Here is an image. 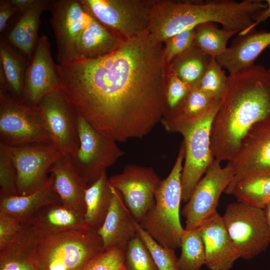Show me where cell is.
I'll list each match as a JSON object with an SVG mask.
<instances>
[{"label":"cell","instance_id":"cell-27","mask_svg":"<svg viewBox=\"0 0 270 270\" xmlns=\"http://www.w3.org/2000/svg\"><path fill=\"white\" fill-rule=\"evenodd\" d=\"M112 197V187L106 170L86 190L85 226L97 231L100 229L108 213Z\"/></svg>","mask_w":270,"mask_h":270},{"label":"cell","instance_id":"cell-31","mask_svg":"<svg viewBox=\"0 0 270 270\" xmlns=\"http://www.w3.org/2000/svg\"><path fill=\"white\" fill-rule=\"evenodd\" d=\"M180 248L181 254L178 258L180 270H199L205 264V250L199 228L184 230Z\"/></svg>","mask_w":270,"mask_h":270},{"label":"cell","instance_id":"cell-36","mask_svg":"<svg viewBox=\"0 0 270 270\" xmlns=\"http://www.w3.org/2000/svg\"><path fill=\"white\" fill-rule=\"evenodd\" d=\"M126 270H159L140 238L138 235L125 250Z\"/></svg>","mask_w":270,"mask_h":270},{"label":"cell","instance_id":"cell-9","mask_svg":"<svg viewBox=\"0 0 270 270\" xmlns=\"http://www.w3.org/2000/svg\"><path fill=\"white\" fill-rule=\"evenodd\" d=\"M222 218L241 258L251 260L268 248L270 230L263 209L237 201L228 205Z\"/></svg>","mask_w":270,"mask_h":270},{"label":"cell","instance_id":"cell-38","mask_svg":"<svg viewBox=\"0 0 270 270\" xmlns=\"http://www.w3.org/2000/svg\"><path fill=\"white\" fill-rule=\"evenodd\" d=\"M164 56L167 65L176 57L194 46V29L190 28L178 33L164 42Z\"/></svg>","mask_w":270,"mask_h":270},{"label":"cell","instance_id":"cell-4","mask_svg":"<svg viewBox=\"0 0 270 270\" xmlns=\"http://www.w3.org/2000/svg\"><path fill=\"white\" fill-rule=\"evenodd\" d=\"M266 6L260 0H172L166 7L164 22L172 35L207 22L219 23L222 28L239 33L250 26Z\"/></svg>","mask_w":270,"mask_h":270},{"label":"cell","instance_id":"cell-5","mask_svg":"<svg viewBox=\"0 0 270 270\" xmlns=\"http://www.w3.org/2000/svg\"><path fill=\"white\" fill-rule=\"evenodd\" d=\"M184 154L182 141L173 168L157 188L154 206L138 222L160 244L174 250L180 248L184 230L180 216L182 194L181 174Z\"/></svg>","mask_w":270,"mask_h":270},{"label":"cell","instance_id":"cell-37","mask_svg":"<svg viewBox=\"0 0 270 270\" xmlns=\"http://www.w3.org/2000/svg\"><path fill=\"white\" fill-rule=\"evenodd\" d=\"M17 195L16 171L10 148L0 142V196Z\"/></svg>","mask_w":270,"mask_h":270},{"label":"cell","instance_id":"cell-25","mask_svg":"<svg viewBox=\"0 0 270 270\" xmlns=\"http://www.w3.org/2000/svg\"><path fill=\"white\" fill-rule=\"evenodd\" d=\"M124 40L92 16L90 22L80 38L76 58H92L105 56L116 50Z\"/></svg>","mask_w":270,"mask_h":270},{"label":"cell","instance_id":"cell-10","mask_svg":"<svg viewBox=\"0 0 270 270\" xmlns=\"http://www.w3.org/2000/svg\"><path fill=\"white\" fill-rule=\"evenodd\" d=\"M78 129L80 146L74 154L69 155L74 170L90 186L124 152L116 142L96 130L79 116Z\"/></svg>","mask_w":270,"mask_h":270},{"label":"cell","instance_id":"cell-21","mask_svg":"<svg viewBox=\"0 0 270 270\" xmlns=\"http://www.w3.org/2000/svg\"><path fill=\"white\" fill-rule=\"evenodd\" d=\"M32 235H46L85 226L84 216L62 204L44 206L22 222Z\"/></svg>","mask_w":270,"mask_h":270},{"label":"cell","instance_id":"cell-43","mask_svg":"<svg viewBox=\"0 0 270 270\" xmlns=\"http://www.w3.org/2000/svg\"><path fill=\"white\" fill-rule=\"evenodd\" d=\"M267 6L266 8L262 11L256 16L254 22L249 28L239 32V34H244L254 29L260 23L270 18V0H265Z\"/></svg>","mask_w":270,"mask_h":270},{"label":"cell","instance_id":"cell-8","mask_svg":"<svg viewBox=\"0 0 270 270\" xmlns=\"http://www.w3.org/2000/svg\"><path fill=\"white\" fill-rule=\"evenodd\" d=\"M156 1L80 0L92 16L124 40L149 32Z\"/></svg>","mask_w":270,"mask_h":270},{"label":"cell","instance_id":"cell-11","mask_svg":"<svg viewBox=\"0 0 270 270\" xmlns=\"http://www.w3.org/2000/svg\"><path fill=\"white\" fill-rule=\"evenodd\" d=\"M234 176V169L229 162L222 167L220 162L214 159L181 212L186 218V230L199 228L218 212L216 208L220 196Z\"/></svg>","mask_w":270,"mask_h":270},{"label":"cell","instance_id":"cell-19","mask_svg":"<svg viewBox=\"0 0 270 270\" xmlns=\"http://www.w3.org/2000/svg\"><path fill=\"white\" fill-rule=\"evenodd\" d=\"M112 191L108 213L98 232L102 239L104 250L114 247L126 250L130 242L138 236L136 220L126 206L120 192L112 187Z\"/></svg>","mask_w":270,"mask_h":270},{"label":"cell","instance_id":"cell-26","mask_svg":"<svg viewBox=\"0 0 270 270\" xmlns=\"http://www.w3.org/2000/svg\"><path fill=\"white\" fill-rule=\"evenodd\" d=\"M0 62V84L12 95L22 99L25 74L30 60L1 38Z\"/></svg>","mask_w":270,"mask_h":270},{"label":"cell","instance_id":"cell-33","mask_svg":"<svg viewBox=\"0 0 270 270\" xmlns=\"http://www.w3.org/2000/svg\"><path fill=\"white\" fill-rule=\"evenodd\" d=\"M0 270H36L22 234L15 242L0 250Z\"/></svg>","mask_w":270,"mask_h":270},{"label":"cell","instance_id":"cell-23","mask_svg":"<svg viewBox=\"0 0 270 270\" xmlns=\"http://www.w3.org/2000/svg\"><path fill=\"white\" fill-rule=\"evenodd\" d=\"M50 0H35L28 10L16 14V21L8 32L6 42L16 50L30 60L38 40V31L40 16L48 10Z\"/></svg>","mask_w":270,"mask_h":270},{"label":"cell","instance_id":"cell-44","mask_svg":"<svg viewBox=\"0 0 270 270\" xmlns=\"http://www.w3.org/2000/svg\"><path fill=\"white\" fill-rule=\"evenodd\" d=\"M14 7L16 14H20L29 9L34 4L35 0H10Z\"/></svg>","mask_w":270,"mask_h":270},{"label":"cell","instance_id":"cell-22","mask_svg":"<svg viewBox=\"0 0 270 270\" xmlns=\"http://www.w3.org/2000/svg\"><path fill=\"white\" fill-rule=\"evenodd\" d=\"M48 172L54 176V188L62 204L84 216L85 192L88 186L74 170L69 155L64 156L57 160Z\"/></svg>","mask_w":270,"mask_h":270},{"label":"cell","instance_id":"cell-6","mask_svg":"<svg viewBox=\"0 0 270 270\" xmlns=\"http://www.w3.org/2000/svg\"><path fill=\"white\" fill-rule=\"evenodd\" d=\"M221 99H216L200 116L176 126L172 132L184 138V164L181 174L182 202H186L214 158L210 149L211 126Z\"/></svg>","mask_w":270,"mask_h":270},{"label":"cell","instance_id":"cell-46","mask_svg":"<svg viewBox=\"0 0 270 270\" xmlns=\"http://www.w3.org/2000/svg\"><path fill=\"white\" fill-rule=\"evenodd\" d=\"M268 71L270 74V67L268 69Z\"/></svg>","mask_w":270,"mask_h":270},{"label":"cell","instance_id":"cell-40","mask_svg":"<svg viewBox=\"0 0 270 270\" xmlns=\"http://www.w3.org/2000/svg\"><path fill=\"white\" fill-rule=\"evenodd\" d=\"M125 250L112 248L104 250L96 256L84 270H126Z\"/></svg>","mask_w":270,"mask_h":270},{"label":"cell","instance_id":"cell-28","mask_svg":"<svg viewBox=\"0 0 270 270\" xmlns=\"http://www.w3.org/2000/svg\"><path fill=\"white\" fill-rule=\"evenodd\" d=\"M211 56L195 46L175 58L168 65V72L191 88L198 87Z\"/></svg>","mask_w":270,"mask_h":270},{"label":"cell","instance_id":"cell-2","mask_svg":"<svg viewBox=\"0 0 270 270\" xmlns=\"http://www.w3.org/2000/svg\"><path fill=\"white\" fill-rule=\"evenodd\" d=\"M270 118V74L256 64L230 74L210 130L214 159L230 161L244 137L257 123Z\"/></svg>","mask_w":270,"mask_h":270},{"label":"cell","instance_id":"cell-12","mask_svg":"<svg viewBox=\"0 0 270 270\" xmlns=\"http://www.w3.org/2000/svg\"><path fill=\"white\" fill-rule=\"evenodd\" d=\"M38 106L52 144L64 155L74 154L80 146L78 114L64 92L60 88L48 93Z\"/></svg>","mask_w":270,"mask_h":270},{"label":"cell","instance_id":"cell-32","mask_svg":"<svg viewBox=\"0 0 270 270\" xmlns=\"http://www.w3.org/2000/svg\"><path fill=\"white\" fill-rule=\"evenodd\" d=\"M231 194L237 201L264 209L270 204V175L244 181L238 184Z\"/></svg>","mask_w":270,"mask_h":270},{"label":"cell","instance_id":"cell-1","mask_svg":"<svg viewBox=\"0 0 270 270\" xmlns=\"http://www.w3.org/2000/svg\"><path fill=\"white\" fill-rule=\"evenodd\" d=\"M56 70L78 116L116 142L143 138L162 120L168 65L164 43L149 32L108 54L62 62Z\"/></svg>","mask_w":270,"mask_h":270},{"label":"cell","instance_id":"cell-3","mask_svg":"<svg viewBox=\"0 0 270 270\" xmlns=\"http://www.w3.org/2000/svg\"><path fill=\"white\" fill-rule=\"evenodd\" d=\"M24 236L36 270H84L104 251L98 231L86 226L46 235L24 230Z\"/></svg>","mask_w":270,"mask_h":270},{"label":"cell","instance_id":"cell-35","mask_svg":"<svg viewBox=\"0 0 270 270\" xmlns=\"http://www.w3.org/2000/svg\"><path fill=\"white\" fill-rule=\"evenodd\" d=\"M228 76L222 67L214 58L211 57L209 64L198 87L215 99H221L225 92Z\"/></svg>","mask_w":270,"mask_h":270},{"label":"cell","instance_id":"cell-24","mask_svg":"<svg viewBox=\"0 0 270 270\" xmlns=\"http://www.w3.org/2000/svg\"><path fill=\"white\" fill-rule=\"evenodd\" d=\"M53 184L50 174L42 188L29 194L0 196V213L23 222L44 206L62 204Z\"/></svg>","mask_w":270,"mask_h":270},{"label":"cell","instance_id":"cell-7","mask_svg":"<svg viewBox=\"0 0 270 270\" xmlns=\"http://www.w3.org/2000/svg\"><path fill=\"white\" fill-rule=\"evenodd\" d=\"M0 142L10 147L52 144L38 106L12 95L0 84Z\"/></svg>","mask_w":270,"mask_h":270},{"label":"cell","instance_id":"cell-42","mask_svg":"<svg viewBox=\"0 0 270 270\" xmlns=\"http://www.w3.org/2000/svg\"><path fill=\"white\" fill-rule=\"evenodd\" d=\"M16 14L10 0H0V32H2L7 26L10 18Z\"/></svg>","mask_w":270,"mask_h":270},{"label":"cell","instance_id":"cell-39","mask_svg":"<svg viewBox=\"0 0 270 270\" xmlns=\"http://www.w3.org/2000/svg\"><path fill=\"white\" fill-rule=\"evenodd\" d=\"M191 88L175 75L168 72L164 115L176 110L184 100Z\"/></svg>","mask_w":270,"mask_h":270},{"label":"cell","instance_id":"cell-14","mask_svg":"<svg viewBox=\"0 0 270 270\" xmlns=\"http://www.w3.org/2000/svg\"><path fill=\"white\" fill-rule=\"evenodd\" d=\"M50 22L57 46L58 64L76 58L80 38L90 22L92 15L80 0H50Z\"/></svg>","mask_w":270,"mask_h":270},{"label":"cell","instance_id":"cell-29","mask_svg":"<svg viewBox=\"0 0 270 270\" xmlns=\"http://www.w3.org/2000/svg\"><path fill=\"white\" fill-rule=\"evenodd\" d=\"M215 100L198 87L192 88L180 106L175 110L164 115L160 122L166 130L172 132L176 126L202 114Z\"/></svg>","mask_w":270,"mask_h":270},{"label":"cell","instance_id":"cell-45","mask_svg":"<svg viewBox=\"0 0 270 270\" xmlns=\"http://www.w3.org/2000/svg\"><path fill=\"white\" fill-rule=\"evenodd\" d=\"M263 210L270 230V204L267 205Z\"/></svg>","mask_w":270,"mask_h":270},{"label":"cell","instance_id":"cell-16","mask_svg":"<svg viewBox=\"0 0 270 270\" xmlns=\"http://www.w3.org/2000/svg\"><path fill=\"white\" fill-rule=\"evenodd\" d=\"M16 171L18 195L29 194L46 182L50 167L64 155L52 144L10 147Z\"/></svg>","mask_w":270,"mask_h":270},{"label":"cell","instance_id":"cell-15","mask_svg":"<svg viewBox=\"0 0 270 270\" xmlns=\"http://www.w3.org/2000/svg\"><path fill=\"white\" fill-rule=\"evenodd\" d=\"M108 180L110 186L120 192L131 214L140 222L154 206L162 180L150 167L128 164Z\"/></svg>","mask_w":270,"mask_h":270},{"label":"cell","instance_id":"cell-17","mask_svg":"<svg viewBox=\"0 0 270 270\" xmlns=\"http://www.w3.org/2000/svg\"><path fill=\"white\" fill-rule=\"evenodd\" d=\"M53 60L48 37H39L26 68L22 100L38 106L47 94L61 88V82Z\"/></svg>","mask_w":270,"mask_h":270},{"label":"cell","instance_id":"cell-30","mask_svg":"<svg viewBox=\"0 0 270 270\" xmlns=\"http://www.w3.org/2000/svg\"><path fill=\"white\" fill-rule=\"evenodd\" d=\"M194 29V46L214 58L226 50L228 40L238 34L236 31L219 29L212 22L200 24Z\"/></svg>","mask_w":270,"mask_h":270},{"label":"cell","instance_id":"cell-34","mask_svg":"<svg viewBox=\"0 0 270 270\" xmlns=\"http://www.w3.org/2000/svg\"><path fill=\"white\" fill-rule=\"evenodd\" d=\"M138 235L149 250L159 270H180L175 250L162 246L136 221Z\"/></svg>","mask_w":270,"mask_h":270},{"label":"cell","instance_id":"cell-20","mask_svg":"<svg viewBox=\"0 0 270 270\" xmlns=\"http://www.w3.org/2000/svg\"><path fill=\"white\" fill-rule=\"evenodd\" d=\"M270 45V31L254 29L238 34L232 45L215 59L230 74L240 72L254 66L258 57Z\"/></svg>","mask_w":270,"mask_h":270},{"label":"cell","instance_id":"cell-18","mask_svg":"<svg viewBox=\"0 0 270 270\" xmlns=\"http://www.w3.org/2000/svg\"><path fill=\"white\" fill-rule=\"evenodd\" d=\"M204 244L205 265L210 270H230L240 254L218 212L200 228Z\"/></svg>","mask_w":270,"mask_h":270},{"label":"cell","instance_id":"cell-13","mask_svg":"<svg viewBox=\"0 0 270 270\" xmlns=\"http://www.w3.org/2000/svg\"><path fill=\"white\" fill-rule=\"evenodd\" d=\"M228 162L234 176L224 192L227 194H231L244 181L270 175V118L252 128L234 158Z\"/></svg>","mask_w":270,"mask_h":270},{"label":"cell","instance_id":"cell-41","mask_svg":"<svg viewBox=\"0 0 270 270\" xmlns=\"http://www.w3.org/2000/svg\"><path fill=\"white\" fill-rule=\"evenodd\" d=\"M22 222L0 213V250L15 242L22 230Z\"/></svg>","mask_w":270,"mask_h":270}]
</instances>
